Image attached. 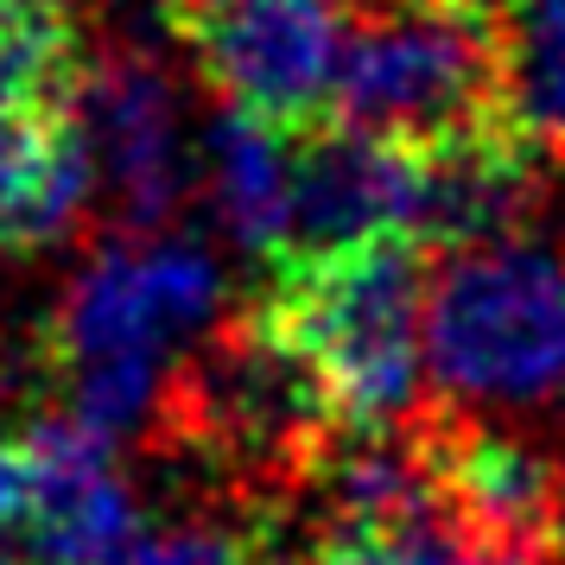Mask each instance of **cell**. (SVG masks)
Returning <instances> with one entry per match:
<instances>
[{
  "label": "cell",
  "instance_id": "7c38bea8",
  "mask_svg": "<svg viewBox=\"0 0 565 565\" xmlns=\"http://www.w3.org/2000/svg\"><path fill=\"white\" fill-rule=\"evenodd\" d=\"M96 198L103 184L77 134H52L26 103L0 96V248L7 242L52 248L64 235H77Z\"/></svg>",
  "mask_w": 565,
  "mask_h": 565
},
{
  "label": "cell",
  "instance_id": "2e32d148",
  "mask_svg": "<svg viewBox=\"0 0 565 565\" xmlns=\"http://www.w3.org/2000/svg\"><path fill=\"white\" fill-rule=\"evenodd\" d=\"M121 565H255V540L223 521H166L134 540Z\"/></svg>",
  "mask_w": 565,
  "mask_h": 565
},
{
  "label": "cell",
  "instance_id": "277c9868",
  "mask_svg": "<svg viewBox=\"0 0 565 565\" xmlns=\"http://www.w3.org/2000/svg\"><path fill=\"white\" fill-rule=\"evenodd\" d=\"M495 89V39L451 0H387L350 26L337 108L362 134L445 147Z\"/></svg>",
  "mask_w": 565,
  "mask_h": 565
},
{
  "label": "cell",
  "instance_id": "30bf717a",
  "mask_svg": "<svg viewBox=\"0 0 565 565\" xmlns=\"http://www.w3.org/2000/svg\"><path fill=\"white\" fill-rule=\"evenodd\" d=\"M419 216V153L382 134L343 128L337 140H311L299 153L292 198V255L324 260L375 242L413 235Z\"/></svg>",
  "mask_w": 565,
  "mask_h": 565
},
{
  "label": "cell",
  "instance_id": "9a60e30c",
  "mask_svg": "<svg viewBox=\"0 0 565 565\" xmlns=\"http://www.w3.org/2000/svg\"><path fill=\"white\" fill-rule=\"evenodd\" d=\"M71 71V26L52 0H0V96L32 103Z\"/></svg>",
  "mask_w": 565,
  "mask_h": 565
},
{
  "label": "cell",
  "instance_id": "e0dca14e",
  "mask_svg": "<svg viewBox=\"0 0 565 565\" xmlns=\"http://www.w3.org/2000/svg\"><path fill=\"white\" fill-rule=\"evenodd\" d=\"M0 565H26L20 559V458H13V445H0Z\"/></svg>",
  "mask_w": 565,
  "mask_h": 565
},
{
  "label": "cell",
  "instance_id": "ba28073f",
  "mask_svg": "<svg viewBox=\"0 0 565 565\" xmlns=\"http://www.w3.org/2000/svg\"><path fill=\"white\" fill-rule=\"evenodd\" d=\"M179 401L191 413V433L204 445H216V451H235V458L311 451L324 419H337L318 375L274 331V318L216 337L204 350V362L191 369V382L179 387Z\"/></svg>",
  "mask_w": 565,
  "mask_h": 565
},
{
  "label": "cell",
  "instance_id": "52a82bcc",
  "mask_svg": "<svg viewBox=\"0 0 565 565\" xmlns=\"http://www.w3.org/2000/svg\"><path fill=\"white\" fill-rule=\"evenodd\" d=\"M350 26L356 20L343 13V0H230L204 20L198 57L235 108H255L267 121H299L337 103Z\"/></svg>",
  "mask_w": 565,
  "mask_h": 565
},
{
  "label": "cell",
  "instance_id": "7a4b0ae2",
  "mask_svg": "<svg viewBox=\"0 0 565 565\" xmlns=\"http://www.w3.org/2000/svg\"><path fill=\"white\" fill-rule=\"evenodd\" d=\"M426 375L470 419L565 407V255L540 235H489L438 260L426 292Z\"/></svg>",
  "mask_w": 565,
  "mask_h": 565
},
{
  "label": "cell",
  "instance_id": "d6986e66",
  "mask_svg": "<svg viewBox=\"0 0 565 565\" xmlns=\"http://www.w3.org/2000/svg\"><path fill=\"white\" fill-rule=\"evenodd\" d=\"M451 7H463V0H451Z\"/></svg>",
  "mask_w": 565,
  "mask_h": 565
},
{
  "label": "cell",
  "instance_id": "6da1fadb",
  "mask_svg": "<svg viewBox=\"0 0 565 565\" xmlns=\"http://www.w3.org/2000/svg\"><path fill=\"white\" fill-rule=\"evenodd\" d=\"M230 306L223 255L198 235L96 242L52 306V369L83 426L134 438L172 413L179 362Z\"/></svg>",
  "mask_w": 565,
  "mask_h": 565
},
{
  "label": "cell",
  "instance_id": "9c48e42d",
  "mask_svg": "<svg viewBox=\"0 0 565 565\" xmlns=\"http://www.w3.org/2000/svg\"><path fill=\"white\" fill-rule=\"evenodd\" d=\"M438 509L495 553L553 565L565 553V483L553 458L502 426H458L433 445Z\"/></svg>",
  "mask_w": 565,
  "mask_h": 565
},
{
  "label": "cell",
  "instance_id": "ac0fdd59",
  "mask_svg": "<svg viewBox=\"0 0 565 565\" xmlns=\"http://www.w3.org/2000/svg\"><path fill=\"white\" fill-rule=\"evenodd\" d=\"M166 7H179V13H191V20H210V13H223L230 0H166Z\"/></svg>",
  "mask_w": 565,
  "mask_h": 565
},
{
  "label": "cell",
  "instance_id": "4fadbf2b",
  "mask_svg": "<svg viewBox=\"0 0 565 565\" xmlns=\"http://www.w3.org/2000/svg\"><path fill=\"white\" fill-rule=\"evenodd\" d=\"M534 198V172L521 166L509 140H445L419 159V216L413 235H433L445 248L489 242L521 223V210Z\"/></svg>",
  "mask_w": 565,
  "mask_h": 565
},
{
  "label": "cell",
  "instance_id": "5bb4252c",
  "mask_svg": "<svg viewBox=\"0 0 565 565\" xmlns=\"http://www.w3.org/2000/svg\"><path fill=\"white\" fill-rule=\"evenodd\" d=\"M495 96L521 147L565 153V0H502Z\"/></svg>",
  "mask_w": 565,
  "mask_h": 565
},
{
  "label": "cell",
  "instance_id": "8992f818",
  "mask_svg": "<svg viewBox=\"0 0 565 565\" xmlns=\"http://www.w3.org/2000/svg\"><path fill=\"white\" fill-rule=\"evenodd\" d=\"M20 458V559L26 565H121L134 553L140 502L115 438L77 413L32 419L13 438Z\"/></svg>",
  "mask_w": 565,
  "mask_h": 565
},
{
  "label": "cell",
  "instance_id": "8fae6325",
  "mask_svg": "<svg viewBox=\"0 0 565 565\" xmlns=\"http://www.w3.org/2000/svg\"><path fill=\"white\" fill-rule=\"evenodd\" d=\"M198 198L210 223L242 255L292 248V198H299V153L286 147L280 121L255 108H216L198 121Z\"/></svg>",
  "mask_w": 565,
  "mask_h": 565
},
{
  "label": "cell",
  "instance_id": "3957f363",
  "mask_svg": "<svg viewBox=\"0 0 565 565\" xmlns=\"http://www.w3.org/2000/svg\"><path fill=\"white\" fill-rule=\"evenodd\" d=\"M426 292L433 280L407 242H375L306 260L267 318L350 433H394L426 382Z\"/></svg>",
  "mask_w": 565,
  "mask_h": 565
},
{
  "label": "cell",
  "instance_id": "5b68a950",
  "mask_svg": "<svg viewBox=\"0 0 565 565\" xmlns=\"http://www.w3.org/2000/svg\"><path fill=\"white\" fill-rule=\"evenodd\" d=\"M71 134L96 166L103 198L134 230H159L198 191V128L184 83L147 45H115L83 71Z\"/></svg>",
  "mask_w": 565,
  "mask_h": 565
}]
</instances>
